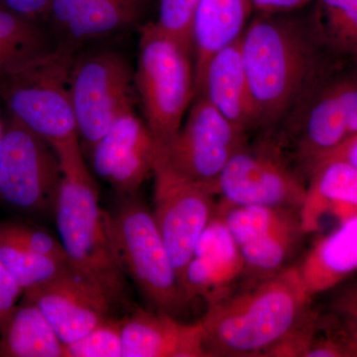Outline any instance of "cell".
Returning a JSON list of instances; mask_svg holds the SVG:
<instances>
[{
	"mask_svg": "<svg viewBox=\"0 0 357 357\" xmlns=\"http://www.w3.org/2000/svg\"><path fill=\"white\" fill-rule=\"evenodd\" d=\"M257 129L274 131L300 96L340 59L328 49L317 1L280 13H258L241 36Z\"/></svg>",
	"mask_w": 357,
	"mask_h": 357,
	"instance_id": "obj_1",
	"label": "cell"
},
{
	"mask_svg": "<svg viewBox=\"0 0 357 357\" xmlns=\"http://www.w3.org/2000/svg\"><path fill=\"white\" fill-rule=\"evenodd\" d=\"M298 266L206 302L201 319L208 357L268 356L314 312Z\"/></svg>",
	"mask_w": 357,
	"mask_h": 357,
	"instance_id": "obj_2",
	"label": "cell"
},
{
	"mask_svg": "<svg viewBox=\"0 0 357 357\" xmlns=\"http://www.w3.org/2000/svg\"><path fill=\"white\" fill-rule=\"evenodd\" d=\"M54 149L63 171L56 223L70 266L105 291L115 304L126 302V274L112 217L100 206L98 185L84 164L79 139Z\"/></svg>",
	"mask_w": 357,
	"mask_h": 357,
	"instance_id": "obj_3",
	"label": "cell"
},
{
	"mask_svg": "<svg viewBox=\"0 0 357 357\" xmlns=\"http://www.w3.org/2000/svg\"><path fill=\"white\" fill-rule=\"evenodd\" d=\"M307 178L357 134V66L340 61L319 76L273 131Z\"/></svg>",
	"mask_w": 357,
	"mask_h": 357,
	"instance_id": "obj_4",
	"label": "cell"
},
{
	"mask_svg": "<svg viewBox=\"0 0 357 357\" xmlns=\"http://www.w3.org/2000/svg\"><path fill=\"white\" fill-rule=\"evenodd\" d=\"M76 47L62 43L0 77L7 114L52 146L79 139L70 98Z\"/></svg>",
	"mask_w": 357,
	"mask_h": 357,
	"instance_id": "obj_5",
	"label": "cell"
},
{
	"mask_svg": "<svg viewBox=\"0 0 357 357\" xmlns=\"http://www.w3.org/2000/svg\"><path fill=\"white\" fill-rule=\"evenodd\" d=\"M192 54L155 21L140 28L134 86L145 123L160 147L175 137L196 96Z\"/></svg>",
	"mask_w": 357,
	"mask_h": 357,
	"instance_id": "obj_6",
	"label": "cell"
},
{
	"mask_svg": "<svg viewBox=\"0 0 357 357\" xmlns=\"http://www.w3.org/2000/svg\"><path fill=\"white\" fill-rule=\"evenodd\" d=\"M123 201L112 215L124 271L154 311L177 318L189 304L153 213L135 196Z\"/></svg>",
	"mask_w": 357,
	"mask_h": 357,
	"instance_id": "obj_7",
	"label": "cell"
},
{
	"mask_svg": "<svg viewBox=\"0 0 357 357\" xmlns=\"http://www.w3.org/2000/svg\"><path fill=\"white\" fill-rule=\"evenodd\" d=\"M307 185L273 131L245 143L230 158L218 181V195L234 206H268L300 210Z\"/></svg>",
	"mask_w": 357,
	"mask_h": 357,
	"instance_id": "obj_8",
	"label": "cell"
},
{
	"mask_svg": "<svg viewBox=\"0 0 357 357\" xmlns=\"http://www.w3.org/2000/svg\"><path fill=\"white\" fill-rule=\"evenodd\" d=\"M134 73L119 52L100 49L75 56L70 98L77 135L89 148L115 121L133 112Z\"/></svg>",
	"mask_w": 357,
	"mask_h": 357,
	"instance_id": "obj_9",
	"label": "cell"
},
{
	"mask_svg": "<svg viewBox=\"0 0 357 357\" xmlns=\"http://www.w3.org/2000/svg\"><path fill=\"white\" fill-rule=\"evenodd\" d=\"M62 178L50 143L8 115L0 148V199L21 213H55Z\"/></svg>",
	"mask_w": 357,
	"mask_h": 357,
	"instance_id": "obj_10",
	"label": "cell"
},
{
	"mask_svg": "<svg viewBox=\"0 0 357 357\" xmlns=\"http://www.w3.org/2000/svg\"><path fill=\"white\" fill-rule=\"evenodd\" d=\"M153 176L152 213L183 290L197 243L215 215L213 197L217 192L210 185L178 173L167 163L159 149Z\"/></svg>",
	"mask_w": 357,
	"mask_h": 357,
	"instance_id": "obj_11",
	"label": "cell"
},
{
	"mask_svg": "<svg viewBox=\"0 0 357 357\" xmlns=\"http://www.w3.org/2000/svg\"><path fill=\"white\" fill-rule=\"evenodd\" d=\"M220 215L241 250L243 276L255 281L289 267L307 234L300 210L268 206H234L222 202Z\"/></svg>",
	"mask_w": 357,
	"mask_h": 357,
	"instance_id": "obj_12",
	"label": "cell"
},
{
	"mask_svg": "<svg viewBox=\"0 0 357 357\" xmlns=\"http://www.w3.org/2000/svg\"><path fill=\"white\" fill-rule=\"evenodd\" d=\"M248 141L206 98L197 96L173 140L159 151L178 173L210 185L218 195V181L237 150Z\"/></svg>",
	"mask_w": 357,
	"mask_h": 357,
	"instance_id": "obj_13",
	"label": "cell"
},
{
	"mask_svg": "<svg viewBox=\"0 0 357 357\" xmlns=\"http://www.w3.org/2000/svg\"><path fill=\"white\" fill-rule=\"evenodd\" d=\"M22 298L41 310L65 345L110 318L115 305L105 291L72 267L47 283L27 289Z\"/></svg>",
	"mask_w": 357,
	"mask_h": 357,
	"instance_id": "obj_14",
	"label": "cell"
},
{
	"mask_svg": "<svg viewBox=\"0 0 357 357\" xmlns=\"http://www.w3.org/2000/svg\"><path fill=\"white\" fill-rule=\"evenodd\" d=\"M158 149L146 123L133 110L119 117L91 147V163L96 175L126 198L135 196L153 174Z\"/></svg>",
	"mask_w": 357,
	"mask_h": 357,
	"instance_id": "obj_15",
	"label": "cell"
},
{
	"mask_svg": "<svg viewBox=\"0 0 357 357\" xmlns=\"http://www.w3.org/2000/svg\"><path fill=\"white\" fill-rule=\"evenodd\" d=\"M243 275L241 250L222 218L215 213L188 265L183 285L185 299L189 303L197 297L206 302L218 299L232 291Z\"/></svg>",
	"mask_w": 357,
	"mask_h": 357,
	"instance_id": "obj_16",
	"label": "cell"
},
{
	"mask_svg": "<svg viewBox=\"0 0 357 357\" xmlns=\"http://www.w3.org/2000/svg\"><path fill=\"white\" fill-rule=\"evenodd\" d=\"M122 357H208L201 321L137 307L121 319Z\"/></svg>",
	"mask_w": 357,
	"mask_h": 357,
	"instance_id": "obj_17",
	"label": "cell"
},
{
	"mask_svg": "<svg viewBox=\"0 0 357 357\" xmlns=\"http://www.w3.org/2000/svg\"><path fill=\"white\" fill-rule=\"evenodd\" d=\"M197 96L206 98L239 130L248 133L257 129L241 54V37L211 57Z\"/></svg>",
	"mask_w": 357,
	"mask_h": 357,
	"instance_id": "obj_18",
	"label": "cell"
},
{
	"mask_svg": "<svg viewBox=\"0 0 357 357\" xmlns=\"http://www.w3.org/2000/svg\"><path fill=\"white\" fill-rule=\"evenodd\" d=\"M253 11L251 0H199L192 28L196 96L211 57L241 38Z\"/></svg>",
	"mask_w": 357,
	"mask_h": 357,
	"instance_id": "obj_19",
	"label": "cell"
},
{
	"mask_svg": "<svg viewBox=\"0 0 357 357\" xmlns=\"http://www.w3.org/2000/svg\"><path fill=\"white\" fill-rule=\"evenodd\" d=\"M326 213H332L340 222L357 215V168L344 160H326L310 176L300 208L305 232L318 229Z\"/></svg>",
	"mask_w": 357,
	"mask_h": 357,
	"instance_id": "obj_20",
	"label": "cell"
},
{
	"mask_svg": "<svg viewBox=\"0 0 357 357\" xmlns=\"http://www.w3.org/2000/svg\"><path fill=\"white\" fill-rule=\"evenodd\" d=\"M312 297L335 289L357 271V215L319 239L298 266Z\"/></svg>",
	"mask_w": 357,
	"mask_h": 357,
	"instance_id": "obj_21",
	"label": "cell"
},
{
	"mask_svg": "<svg viewBox=\"0 0 357 357\" xmlns=\"http://www.w3.org/2000/svg\"><path fill=\"white\" fill-rule=\"evenodd\" d=\"M0 357H65V344L41 310L23 299L0 333Z\"/></svg>",
	"mask_w": 357,
	"mask_h": 357,
	"instance_id": "obj_22",
	"label": "cell"
},
{
	"mask_svg": "<svg viewBox=\"0 0 357 357\" xmlns=\"http://www.w3.org/2000/svg\"><path fill=\"white\" fill-rule=\"evenodd\" d=\"M143 0H86L68 23L65 41L77 47L133 24L140 17Z\"/></svg>",
	"mask_w": 357,
	"mask_h": 357,
	"instance_id": "obj_23",
	"label": "cell"
},
{
	"mask_svg": "<svg viewBox=\"0 0 357 357\" xmlns=\"http://www.w3.org/2000/svg\"><path fill=\"white\" fill-rule=\"evenodd\" d=\"M52 48L48 35L36 20L0 3V77Z\"/></svg>",
	"mask_w": 357,
	"mask_h": 357,
	"instance_id": "obj_24",
	"label": "cell"
},
{
	"mask_svg": "<svg viewBox=\"0 0 357 357\" xmlns=\"http://www.w3.org/2000/svg\"><path fill=\"white\" fill-rule=\"evenodd\" d=\"M319 24L328 49L357 66V0H317Z\"/></svg>",
	"mask_w": 357,
	"mask_h": 357,
	"instance_id": "obj_25",
	"label": "cell"
},
{
	"mask_svg": "<svg viewBox=\"0 0 357 357\" xmlns=\"http://www.w3.org/2000/svg\"><path fill=\"white\" fill-rule=\"evenodd\" d=\"M0 262L24 291L51 281L70 267L68 263L33 252L1 232Z\"/></svg>",
	"mask_w": 357,
	"mask_h": 357,
	"instance_id": "obj_26",
	"label": "cell"
},
{
	"mask_svg": "<svg viewBox=\"0 0 357 357\" xmlns=\"http://www.w3.org/2000/svg\"><path fill=\"white\" fill-rule=\"evenodd\" d=\"M65 357H122L121 319H107L72 344Z\"/></svg>",
	"mask_w": 357,
	"mask_h": 357,
	"instance_id": "obj_27",
	"label": "cell"
},
{
	"mask_svg": "<svg viewBox=\"0 0 357 357\" xmlns=\"http://www.w3.org/2000/svg\"><path fill=\"white\" fill-rule=\"evenodd\" d=\"M0 232L37 255L69 264L61 241L46 230L22 222H0Z\"/></svg>",
	"mask_w": 357,
	"mask_h": 357,
	"instance_id": "obj_28",
	"label": "cell"
},
{
	"mask_svg": "<svg viewBox=\"0 0 357 357\" xmlns=\"http://www.w3.org/2000/svg\"><path fill=\"white\" fill-rule=\"evenodd\" d=\"M199 0H160L156 24L192 51V28Z\"/></svg>",
	"mask_w": 357,
	"mask_h": 357,
	"instance_id": "obj_29",
	"label": "cell"
},
{
	"mask_svg": "<svg viewBox=\"0 0 357 357\" xmlns=\"http://www.w3.org/2000/svg\"><path fill=\"white\" fill-rule=\"evenodd\" d=\"M335 289L330 302V314L357 342V279Z\"/></svg>",
	"mask_w": 357,
	"mask_h": 357,
	"instance_id": "obj_30",
	"label": "cell"
},
{
	"mask_svg": "<svg viewBox=\"0 0 357 357\" xmlns=\"http://www.w3.org/2000/svg\"><path fill=\"white\" fill-rule=\"evenodd\" d=\"M23 293L24 290L20 283L0 262V333L20 304Z\"/></svg>",
	"mask_w": 357,
	"mask_h": 357,
	"instance_id": "obj_31",
	"label": "cell"
},
{
	"mask_svg": "<svg viewBox=\"0 0 357 357\" xmlns=\"http://www.w3.org/2000/svg\"><path fill=\"white\" fill-rule=\"evenodd\" d=\"M86 0H52L50 13L54 26L63 32L69 21L84 6Z\"/></svg>",
	"mask_w": 357,
	"mask_h": 357,
	"instance_id": "obj_32",
	"label": "cell"
},
{
	"mask_svg": "<svg viewBox=\"0 0 357 357\" xmlns=\"http://www.w3.org/2000/svg\"><path fill=\"white\" fill-rule=\"evenodd\" d=\"M317 0H251L257 13H280L298 10L311 6Z\"/></svg>",
	"mask_w": 357,
	"mask_h": 357,
	"instance_id": "obj_33",
	"label": "cell"
},
{
	"mask_svg": "<svg viewBox=\"0 0 357 357\" xmlns=\"http://www.w3.org/2000/svg\"><path fill=\"white\" fill-rule=\"evenodd\" d=\"M52 0H3L1 4L14 13L36 20L38 16L50 10Z\"/></svg>",
	"mask_w": 357,
	"mask_h": 357,
	"instance_id": "obj_34",
	"label": "cell"
},
{
	"mask_svg": "<svg viewBox=\"0 0 357 357\" xmlns=\"http://www.w3.org/2000/svg\"><path fill=\"white\" fill-rule=\"evenodd\" d=\"M330 159L344 160V161L349 162V163L356 166L357 168V134L354 137H351V139L347 140L337 150H335L325 161Z\"/></svg>",
	"mask_w": 357,
	"mask_h": 357,
	"instance_id": "obj_35",
	"label": "cell"
},
{
	"mask_svg": "<svg viewBox=\"0 0 357 357\" xmlns=\"http://www.w3.org/2000/svg\"><path fill=\"white\" fill-rule=\"evenodd\" d=\"M4 130H6V119L0 109V148H1L2 139H3Z\"/></svg>",
	"mask_w": 357,
	"mask_h": 357,
	"instance_id": "obj_36",
	"label": "cell"
}]
</instances>
